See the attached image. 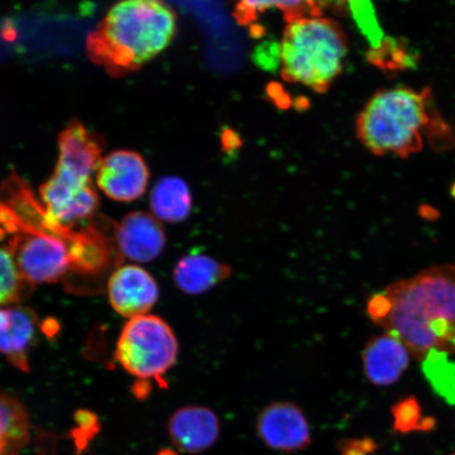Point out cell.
<instances>
[{
  "label": "cell",
  "instance_id": "1",
  "mask_svg": "<svg viewBox=\"0 0 455 455\" xmlns=\"http://www.w3.org/2000/svg\"><path fill=\"white\" fill-rule=\"evenodd\" d=\"M384 292L390 311L379 327L420 362L431 350L455 355V264L430 267Z\"/></svg>",
  "mask_w": 455,
  "mask_h": 455
},
{
  "label": "cell",
  "instance_id": "2",
  "mask_svg": "<svg viewBox=\"0 0 455 455\" xmlns=\"http://www.w3.org/2000/svg\"><path fill=\"white\" fill-rule=\"evenodd\" d=\"M178 28V17L156 0H130L109 10L87 38V52L94 64L112 76L140 69L168 47Z\"/></svg>",
  "mask_w": 455,
  "mask_h": 455
},
{
  "label": "cell",
  "instance_id": "3",
  "mask_svg": "<svg viewBox=\"0 0 455 455\" xmlns=\"http://www.w3.org/2000/svg\"><path fill=\"white\" fill-rule=\"evenodd\" d=\"M431 91L407 87L384 89L375 93L358 114L355 132L374 156L408 158L422 150L424 135L439 117Z\"/></svg>",
  "mask_w": 455,
  "mask_h": 455
},
{
  "label": "cell",
  "instance_id": "4",
  "mask_svg": "<svg viewBox=\"0 0 455 455\" xmlns=\"http://www.w3.org/2000/svg\"><path fill=\"white\" fill-rule=\"evenodd\" d=\"M348 39L338 21L323 16L288 24L280 45L284 82L323 94L344 70Z\"/></svg>",
  "mask_w": 455,
  "mask_h": 455
},
{
  "label": "cell",
  "instance_id": "5",
  "mask_svg": "<svg viewBox=\"0 0 455 455\" xmlns=\"http://www.w3.org/2000/svg\"><path fill=\"white\" fill-rule=\"evenodd\" d=\"M179 343L172 328L163 318L141 315L131 318L119 335L116 358L134 378L163 382L174 366Z\"/></svg>",
  "mask_w": 455,
  "mask_h": 455
},
{
  "label": "cell",
  "instance_id": "6",
  "mask_svg": "<svg viewBox=\"0 0 455 455\" xmlns=\"http://www.w3.org/2000/svg\"><path fill=\"white\" fill-rule=\"evenodd\" d=\"M102 144L81 123H70L60 136V157L44 188L51 195L72 198L95 189L92 175L101 162Z\"/></svg>",
  "mask_w": 455,
  "mask_h": 455
},
{
  "label": "cell",
  "instance_id": "7",
  "mask_svg": "<svg viewBox=\"0 0 455 455\" xmlns=\"http://www.w3.org/2000/svg\"><path fill=\"white\" fill-rule=\"evenodd\" d=\"M260 440L275 451H305L312 443L308 419L303 411L289 402L273 403L263 409L256 420Z\"/></svg>",
  "mask_w": 455,
  "mask_h": 455
},
{
  "label": "cell",
  "instance_id": "8",
  "mask_svg": "<svg viewBox=\"0 0 455 455\" xmlns=\"http://www.w3.org/2000/svg\"><path fill=\"white\" fill-rule=\"evenodd\" d=\"M96 181L108 197L116 202H133L147 190L149 170L138 153L116 151L101 159Z\"/></svg>",
  "mask_w": 455,
  "mask_h": 455
},
{
  "label": "cell",
  "instance_id": "9",
  "mask_svg": "<svg viewBox=\"0 0 455 455\" xmlns=\"http://www.w3.org/2000/svg\"><path fill=\"white\" fill-rule=\"evenodd\" d=\"M108 295L112 308L131 320L148 315L157 303L159 289L149 272L140 266L126 265L111 275Z\"/></svg>",
  "mask_w": 455,
  "mask_h": 455
},
{
  "label": "cell",
  "instance_id": "10",
  "mask_svg": "<svg viewBox=\"0 0 455 455\" xmlns=\"http://www.w3.org/2000/svg\"><path fill=\"white\" fill-rule=\"evenodd\" d=\"M116 240L121 252L139 263L155 260L166 246V235L159 220L141 212L124 216L116 228Z\"/></svg>",
  "mask_w": 455,
  "mask_h": 455
},
{
  "label": "cell",
  "instance_id": "11",
  "mask_svg": "<svg viewBox=\"0 0 455 455\" xmlns=\"http://www.w3.org/2000/svg\"><path fill=\"white\" fill-rule=\"evenodd\" d=\"M220 424L212 409L187 406L169 420V435L180 451L196 454L207 451L219 440Z\"/></svg>",
  "mask_w": 455,
  "mask_h": 455
},
{
  "label": "cell",
  "instance_id": "12",
  "mask_svg": "<svg viewBox=\"0 0 455 455\" xmlns=\"http://www.w3.org/2000/svg\"><path fill=\"white\" fill-rule=\"evenodd\" d=\"M362 357L369 382L385 387L402 378L411 362V352L400 339L386 332L368 340Z\"/></svg>",
  "mask_w": 455,
  "mask_h": 455
},
{
  "label": "cell",
  "instance_id": "13",
  "mask_svg": "<svg viewBox=\"0 0 455 455\" xmlns=\"http://www.w3.org/2000/svg\"><path fill=\"white\" fill-rule=\"evenodd\" d=\"M38 321L27 307L11 305L0 308V355L16 368L27 371L28 355L37 337Z\"/></svg>",
  "mask_w": 455,
  "mask_h": 455
},
{
  "label": "cell",
  "instance_id": "14",
  "mask_svg": "<svg viewBox=\"0 0 455 455\" xmlns=\"http://www.w3.org/2000/svg\"><path fill=\"white\" fill-rule=\"evenodd\" d=\"M230 266L220 263L212 256L190 253L176 264L173 278L176 286L189 295L206 293L230 277Z\"/></svg>",
  "mask_w": 455,
  "mask_h": 455
},
{
  "label": "cell",
  "instance_id": "15",
  "mask_svg": "<svg viewBox=\"0 0 455 455\" xmlns=\"http://www.w3.org/2000/svg\"><path fill=\"white\" fill-rule=\"evenodd\" d=\"M30 440V419L16 398L0 392V455H19Z\"/></svg>",
  "mask_w": 455,
  "mask_h": 455
},
{
  "label": "cell",
  "instance_id": "16",
  "mask_svg": "<svg viewBox=\"0 0 455 455\" xmlns=\"http://www.w3.org/2000/svg\"><path fill=\"white\" fill-rule=\"evenodd\" d=\"M151 208L157 220L169 223L185 220L192 210L189 187L179 178L159 180L152 191Z\"/></svg>",
  "mask_w": 455,
  "mask_h": 455
},
{
  "label": "cell",
  "instance_id": "17",
  "mask_svg": "<svg viewBox=\"0 0 455 455\" xmlns=\"http://www.w3.org/2000/svg\"><path fill=\"white\" fill-rule=\"evenodd\" d=\"M449 356L446 352L431 350L423 358L422 369L435 394L455 405V363Z\"/></svg>",
  "mask_w": 455,
  "mask_h": 455
},
{
  "label": "cell",
  "instance_id": "18",
  "mask_svg": "<svg viewBox=\"0 0 455 455\" xmlns=\"http://www.w3.org/2000/svg\"><path fill=\"white\" fill-rule=\"evenodd\" d=\"M31 286L16 263L9 247L0 244V308L19 303Z\"/></svg>",
  "mask_w": 455,
  "mask_h": 455
},
{
  "label": "cell",
  "instance_id": "19",
  "mask_svg": "<svg viewBox=\"0 0 455 455\" xmlns=\"http://www.w3.org/2000/svg\"><path fill=\"white\" fill-rule=\"evenodd\" d=\"M368 59L371 64L387 72H397L415 67L417 57L407 44L394 38H386L370 52Z\"/></svg>",
  "mask_w": 455,
  "mask_h": 455
},
{
  "label": "cell",
  "instance_id": "20",
  "mask_svg": "<svg viewBox=\"0 0 455 455\" xmlns=\"http://www.w3.org/2000/svg\"><path fill=\"white\" fill-rule=\"evenodd\" d=\"M394 417V429L400 434L406 435L414 430H431L435 425V420L431 418H424L422 408L414 396H408L397 402L391 409Z\"/></svg>",
  "mask_w": 455,
  "mask_h": 455
},
{
  "label": "cell",
  "instance_id": "21",
  "mask_svg": "<svg viewBox=\"0 0 455 455\" xmlns=\"http://www.w3.org/2000/svg\"><path fill=\"white\" fill-rule=\"evenodd\" d=\"M390 311V300L385 292L372 295L367 303V315L379 326Z\"/></svg>",
  "mask_w": 455,
  "mask_h": 455
},
{
  "label": "cell",
  "instance_id": "22",
  "mask_svg": "<svg viewBox=\"0 0 455 455\" xmlns=\"http://www.w3.org/2000/svg\"><path fill=\"white\" fill-rule=\"evenodd\" d=\"M377 445L372 440H343L339 443V451L341 455H370Z\"/></svg>",
  "mask_w": 455,
  "mask_h": 455
},
{
  "label": "cell",
  "instance_id": "23",
  "mask_svg": "<svg viewBox=\"0 0 455 455\" xmlns=\"http://www.w3.org/2000/svg\"><path fill=\"white\" fill-rule=\"evenodd\" d=\"M157 455H179L174 451H171V449H163L161 452H158Z\"/></svg>",
  "mask_w": 455,
  "mask_h": 455
},
{
  "label": "cell",
  "instance_id": "24",
  "mask_svg": "<svg viewBox=\"0 0 455 455\" xmlns=\"http://www.w3.org/2000/svg\"><path fill=\"white\" fill-rule=\"evenodd\" d=\"M451 193L452 196L455 197V184L452 186Z\"/></svg>",
  "mask_w": 455,
  "mask_h": 455
},
{
  "label": "cell",
  "instance_id": "25",
  "mask_svg": "<svg viewBox=\"0 0 455 455\" xmlns=\"http://www.w3.org/2000/svg\"><path fill=\"white\" fill-rule=\"evenodd\" d=\"M455 455V454H454Z\"/></svg>",
  "mask_w": 455,
  "mask_h": 455
}]
</instances>
